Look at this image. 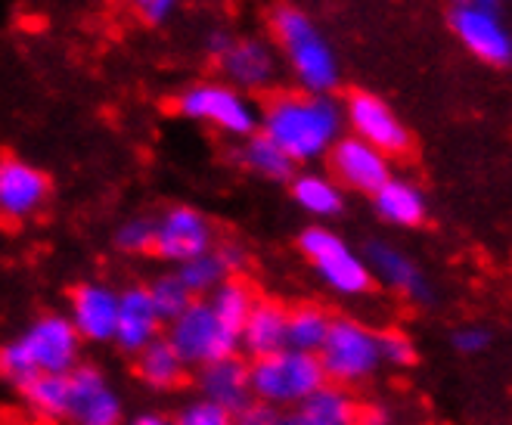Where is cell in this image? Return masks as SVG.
Masks as SVG:
<instances>
[{"label": "cell", "instance_id": "obj_16", "mask_svg": "<svg viewBox=\"0 0 512 425\" xmlns=\"http://www.w3.org/2000/svg\"><path fill=\"white\" fill-rule=\"evenodd\" d=\"M165 323L153 308V298L146 292V283H128L118 289V326H115V351L125 357H137L156 339H162Z\"/></svg>", "mask_w": 512, "mask_h": 425}, {"label": "cell", "instance_id": "obj_13", "mask_svg": "<svg viewBox=\"0 0 512 425\" xmlns=\"http://www.w3.org/2000/svg\"><path fill=\"white\" fill-rule=\"evenodd\" d=\"M69 323L84 345H112L118 326V289L103 280H81L69 289Z\"/></svg>", "mask_w": 512, "mask_h": 425}, {"label": "cell", "instance_id": "obj_5", "mask_svg": "<svg viewBox=\"0 0 512 425\" xmlns=\"http://www.w3.org/2000/svg\"><path fill=\"white\" fill-rule=\"evenodd\" d=\"M298 252L308 258L320 283L342 298H360L373 289V273L348 242L323 224H311L298 233Z\"/></svg>", "mask_w": 512, "mask_h": 425}, {"label": "cell", "instance_id": "obj_19", "mask_svg": "<svg viewBox=\"0 0 512 425\" xmlns=\"http://www.w3.org/2000/svg\"><path fill=\"white\" fill-rule=\"evenodd\" d=\"M193 376V388L196 398L212 401L230 413L243 410L252 401V382H249V360L243 354L208 363V367H199L190 373Z\"/></svg>", "mask_w": 512, "mask_h": 425}, {"label": "cell", "instance_id": "obj_35", "mask_svg": "<svg viewBox=\"0 0 512 425\" xmlns=\"http://www.w3.org/2000/svg\"><path fill=\"white\" fill-rule=\"evenodd\" d=\"M277 419H280V410H274L264 401H255V398L243 410L233 413V425H277Z\"/></svg>", "mask_w": 512, "mask_h": 425}, {"label": "cell", "instance_id": "obj_29", "mask_svg": "<svg viewBox=\"0 0 512 425\" xmlns=\"http://www.w3.org/2000/svg\"><path fill=\"white\" fill-rule=\"evenodd\" d=\"M174 270H177L180 283H184V286L190 289V295H193V298H208V295H212L221 283H227V280H230V270H227V264L221 261L218 249L205 252V255H199V258L187 261V264L174 267Z\"/></svg>", "mask_w": 512, "mask_h": 425}, {"label": "cell", "instance_id": "obj_39", "mask_svg": "<svg viewBox=\"0 0 512 425\" xmlns=\"http://www.w3.org/2000/svg\"><path fill=\"white\" fill-rule=\"evenodd\" d=\"M125 425H171V416L159 413V410H140V413L128 416Z\"/></svg>", "mask_w": 512, "mask_h": 425}, {"label": "cell", "instance_id": "obj_30", "mask_svg": "<svg viewBox=\"0 0 512 425\" xmlns=\"http://www.w3.org/2000/svg\"><path fill=\"white\" fill-rule=\"evenodd\" d=\"M146 292L153 298V308L162 317V323H171L180 311H187V305L193 301L190 289L180 283L177 270H162L153 280L146 283Z\"/></svg>", "mask_w": 512, "mask_h": 425}, {"label": "cell", "instance_id": "obj_24", "mask_svg": "<svg viewBox=\"0 0 512 425\" xmlns=\"http://www.w3.org/2000/svg\"><path fill=\"white\" fill-rule=\"evenodd\" d=\"M298 413L311 425H357L360 416H364V407L354 401V394L348 388L326 382L298 407Z\"/></svg>", "mask_w": 512, "mask_h": 425}, {"label": "cell", "instance_id": "obj_11", "mask_svg": "<svg viewBox=\"0 0 512 425\" xmlns=\"http://www.w3.org/2000/svg\"><path fill=\"white\" fill-rule=\"evenodd\" d=\"M345 112V125L351 128L354 137H360L364 143H370L373 149H379L382 156H404L413 137L407 131V125L398 118V112L391 109L382 97L367 94V90H354V94L345 100L342 106Z\"/></svg>", "mask_w": 512, "mask_h": 425}, {"label": "cell", "instance_id": "obj_7", "mask_svg": "<svg viewBox=\"0 0 512 425\" xmlns=\"http://www.w3.org/2000/svg\"><path fill=\"white\" fill-rule=\"evenodd\" d=\"M326 382L351 388L376 376L382 367L379 357V332L354 317H333L329 336L317 351Z\"/></svg>", "mask_w": 512, "mask_h": 425}, {"label": "cell", "instance_id": "obj_10", "mask_svg": "<svg viewBox=\"0 0 512 425\" xmlns=\"http://www.w3.org/2000/svg\"><path fill=\"white\" fill-rule=\"evenodd\" d=\"M218 246L215 224L193 205H171L156 218L153 255L165 264H187Z\"/></svg>", "mask_w": 512, "mask_h": 425}, {"label": "cell", "instance_id": "obj_1", "mask_svg": "<svg viewBox=\"0 0 512 425\" xmlns=\"http://www.w3.org/2000/svg\"><path fill=\"white\" fill-rule=\"evenodd\" d=\"M258 134H264L292 165L326 159L345 134V112L333 97L280 90L258 106Z\"/></svg>", "mask_w": 512, "mask_h": 425}, {"label": "cell", "instance_id": "obj_6", "mask_svg": "<svg viewBox=\"0 0 512 425\" xmlns=\"http://www.w3.org/2000/svg\"><path fill=\"white\" fill-rule=\"evenodd\" d=\"M162 339L180 354L190 373L239 354V336L215 317L205 298H193L187 311H180L171 323H165Z\"/></svg>", "mask_w": 512, "mask_h": 425}, {"label": "cell", "instance_id": "obj_32", "mask_svg": "<svg viewBox=\"0 0 512 425\" xmlns=\"http://www.w3.org/2000/svg\"><path fill=\"white\" fill-rule=\"evenodd\" d=\"M171 425H233V413L205 398H190L174 410Z\"/></svg>", "mask_w": 512, "mask_h": 425}, {"label": "cell", "instance_id": "obj_34", "mask_svg": "<svg viewBox=\"0 0 512 425\" xmlns=\"http://www.w3.org/2000/svg\"><path fill=\"white\" fill-rule=\"evenodd\" d=\"M131 10L137 13L140 22L146 25H162L165 19H171V13L177 10L180 0H128Z\"/></svg>", "mask_w": 512, "mask_h": 425}, {"label": "cell", "instance_id": "obj_8", "mask_svg": "<svg viewBox=\"0 0 512 425\" xmlns=\"http://www.w3.org/2000/svg\"><path fill=\"white\" fill-rule=\"evenodd\" d=\"M177 112L202 121V125H212L221 134L246 140L258 131V106L252 97L239 94L236 87L221 84V81H199L190 84L184 94L177 97Z\"/></svg>", "mask_w": 512, "mask_h": 425}, {"label": "cell", "instance_id": "obj_15", "mask_svg": "<svg viewBox=\"0 0 512 425\" xmlns=\"http://www.w3.org/2000/svg\"><path fill=\"white\" fill-rule=\"evenodd\" d=\"M50 177L16 156H0V224L35 218L50 199Z\"/></svg>", "mask_w": 512, "mask_h": 425}, {"label": "cell", "instance_id": "obj_17", "mask_svg": "<svg viewBox=\"0 0 512 425\" xmlns=\"http://www.w3.org/2000/svg\"><path fill=\"white\" fill-rule=\"evenodd\" d=\"M230 87L239 94H261L277 81V53L261 38H233L227 53L218 59Z\"/></svg>", "mask_w": 512, "mask_h": 425}, {"label": "cell", "instance_id": "obj_2", "mask_svg": "<svg viewBox=\"0 0 512 425\" xmlns=\"http://www.w3.org/2000/svg\"><path fill=\"white\" fill-rule=\"evenodd\" d=\"M84 342L66 314L47 311L0 342V379L16 391L38 376H66L81 363Z\"/></svg>", "mask_w": 512, "mask_h": 425}, {"label": "cell", "instance_id": "obj_38", "mask_svg": "<svg viewBox=\"0 0 512 425\" xmlns=\"http://www.w3.org/2000/svg\"><path fill=\"white\" fill-rule=\"evenodd\" d=\"M230 44H233V35L230 32H224V28H212V32H208L205 41H202V50L212 56V59H221Z\"/></svg>", "mask_w": 512, "mask_h": 425}, {"label": "cell", "instance_id": "obj_28", "mask_svg": "<svg viewBox=\"0 0 512 425\" xmlns=\"http://www.w3.org/2000/svg\"><path fill=\"white\" fill-rule=\"evenodd\" d=\"M236 159L243 162L252 174H258L264 180H274V184H280V180L289 184V180L295 177V165L258 131L243 140V146L236 149Z\"/></svg>", "mask_w": 512, "mask_h": 425}, {"label": "cell", "instance_id": "obj_22", "mask_svg": "<svg viewBox=\"0 0 512 425\" xmlns=\"http://www.w3.org/2000/svg\"><path fill=\"white\" fill-rule=\"evenodd\" d=\"M376 215L391 227H419L426 221V196L413 180L391 174L373 193Z\"/></svg>", "mask_w": 512, "mask_h": 425}, {"label": "cell", "instance_id": "obj_3", "mask_svg": "<svg viewBox=\"0 0 512 425\" xmlns=\"http://www.w3.org/2000/svg\"><path fill=\"white\" fill-rule=\"evenodd\" d=\"M274 38L286 56V63L305 94L329 97L339 87V56L326 35L314 25V19L298 7H280L270 16Z\"/></svg>", "mask_w": 512, "mask_h": 425}, {"label": "cell", "instance_id": "obj_20", "mask_svg": "<svg viewBox=\"0 0 512 425\" xmlns=\"http://www.w3.org/2000/svg\"><path fill=\"white\" fill-rule=\"evenodd\" d=\"M286 317L289 308L274 295H258L249 320L239 329V354L246 360L267 357L286 348Z\"/></svg>", "mask_w": 512, "mask_h": 425}, {"label": "cell", "instance_id": "obj_27", "mask_svg": "<svg viewBox=\"0 0 512 425\" xmlns=\"http://www.w3.org/2000/svg\"><path fill=\"white\" fill-rule=\"evenodd\" d=\"M22 404L44 422H63L69 401V373L66 376H38L19 388Z\"/></svg>", "mask_w": 512, "mask_h": 425}, {"label": "cell", "instance_id": "obj_9", "mask_svg": "<svg viewBox=\"0 0 512 425\" xmlns=\"http://www.w3.org/2000/svg\"><path fill=\"white\" fill-rule=\"evenodd\" d=\"M125 398L97 363H78L69 373V401L63 425H125Z\"/></svg>", "mask_w": 512, "mask_h": 425}, {"label": "cell", "instance_id": "obj_42", "mask_svg": "<svg viewBox=\"0 0 512 425\" xmlns=\"http://www.w3.org/2000/svg\"><path fill=\"white\" fill-rule=\"evenodd\" d=\"M469 7H481V10H500V0H463Z\"/></svg>", "mask_w": 512, "mask_h": 425}, {"label": "cell", "instance_id": "obj_26", "mask_svg": "<svg viewBox=\"0 0 512 425\" xmlns=\"http://www.w3.org/2000/svg\"><path fill=\"white\" fill-rule=\"evenodd\" d=\"M212 305L215 317L239 336V329L249 320L255 301H258V289L246 280V277H230L227 283H221L212 295L205 298Z\"/></svg>", "mask_w": 512, "mask_h": 425}, {"label": "cell", "instance_id": "obj_31", "mask_svg": "<svg viewBox=\"0 0 512 425\" xmlns=\"http://www.w3.org/2000/svg\"><path fill=\"white\" fill-rule=\"evenodd\" d=\"M153 239H156V218L134 215L115 227L112 246L122 255H153Z\"/></svg>", "mask_w": 512, "mask_h": 425}, {"label": "cell", "instance_id": "obj_12", "mask_svg": "<svg viewBox=\"0 0 512 425\" xmlns=\"http://www.w3.org/2000/svg\"><path fill=\"white\" fill-rule=\"evenodd\" d=\"M450 28L460 44L488 66H509L512 63V32L500 19V10H481L457 0L450 10Z\"/></svg>", "mask_w": 512, "mask_h": 425}, {"label": "cell", "instance_id": "obj_23", "mask_svg": "<svg viewBox=\"0 0 512 425\" xmlns=\"http://www.w3.org/2000/svg\"><path fill=\"white\" fill-rule=\"evenodd\" d=\"M289 193H292L295 205L301 211H308V215L317 221L339 218L345 211V193L329 174H317V171L295 174L289 180Z\"/></svg>", "mask_w": 512, "mask_h": 425}, {"label": "cell", "instance_id": "obj_40", "mask_svg": "<svg viewBox=\"0 0 512 425\" xmlns=\"http://www.w3.org/2000/svg\"><path fill=\"white\" fill-rule=\"evenodd\" d=\"M277 425H311V422H308L305 416H301L298 410H286V413H280Z\"/></svg>", "mask_w": 512, "mask_h": 425}, {"label": "cell", "instance_id": "obj_36", "mask_svg": "<svg viewBox=\"0 0 512 425\" xmlns=\"http://www.w3.org/2000/svg\"><path fill=\"white\" fill-rule=\"evenodd\" d=\"M491 342V332L481 329V326H463L454 332V348L460 354H481Z\"/></svg>", "mask_w": 512, "mask_h": 425}, {"label": "cell", "instance_id": "obj_14", "mask_svg": "<svg viewBox=\"0 0 512 425\" xmlns=\"http://www.w3.org/2000/svg\"><path fill=\"white\" fill-rule=\"evenodd\" d=\"M326 162H329V171H333L329 177H333L339 187H348L364 196H373L391 177V159L354 134H342L333 143V149L326 153Z\"/></svg>", "mask_w": 512, "mask_h": 425}, {"label": "cell", "instance_id": "obj_21", "mask_svg": "<svg viewBox=\"0 0 512 425\" xmlns=\"http://www.w3.org/2000/svg\"><path fill=\"white\" fill-rule=\"evenodd\" d=\"M134 379L149 391L168 394L190 379V367L180 360V354L165 339H156L134 357Z\"/></svg>", "mask_w": 512, "mask_h": 425}, {"label": "cell", "instance_id": "obj_33", "mask_svg": "<svg viewBox=\"0 0 512 425\" xmlns=\"http://www.w3.org/2000/svg\"><path fill=\"white\" fill-rule=\"evenodd\" d=\"M379 357L382 363H391V367H413L416 363V345L398 329L379 332Z\"/></svg>", "mask_w": 512, "mask_h": 425}, {"label": "cell", "instance_id": "obj_37", "mask_svg": "<svg viewBox=\"0 0 512 425\" xmlns=\"http://www.w3.org/2000/svg\"><path fill=\"white\" fill-rule=\"evenodd\" d=\"M215 249H218L221 261L227 264L230 277H243L246 267H249V249H246V246H239V242H218Z\"/></svg>", "mask_w": 512, "mask_h": 425}, {"label": "cell", "instance_id": "obj_18", "mask_svg": "<svg viewBox=\"0 0 512 425\" xmlns=\"http://www.w3.org/2000/svg\"><path fill=\"white\" fill-rule=\"evenodd\" d=\"M364 261L373 273V280H379L391 292H398L410 301H429L432 298V286L426 280V273L419 270V264L407 252L391 246V242H382V239L367 242Z\"/></svg>", "mask_w": 512, "mask_h": 425}, {"label": "cell", "instance_id": "obj_4", "mask_svg": "<svg viewBox=\"0 0 512 425\" xmlns=\"http://www.w3.org/2000/svg\"><path fill=\"white\" fill-rule=\"evenodd\" d=\"M249 382H252V398L264 401L274 410H298L317 388L326 385L323 367L317 354L280 348L267 357L249 360Z\"/></svg>", "mask_w": 512, "mask_h": 425}, {"label": "cell", "instance_id": "obj_41", "mask_svg": "<svg viewBox=\"0 0 512 425\" xmlns=\"http://www.w3.org/2000/svg\"><path fill=\"white\" fill-rule=\"evenodd\" d=\"M357 425H388V419H385L382 413H376V410H373V413H367V410H364V416H360V422H357Z\"/></svg>", "mask_w": 512, "mask_h": 425}, {"label": "cell", "instance_id": "obj_25", "mask_svg": "<svg viewBox=\"0 0 512 425\" xmlns=\"http://www.w3.org/2000/svg\"><path fill=\"white\" fill-rule=\"evenodd\" d=\"M329 326H333V314L323 305H314V301L292 305L286 317V348L317 354L329 336Z\"/></svg>", "mask_w": 512, "mask_h": 425}]
</instances>
